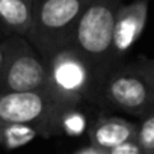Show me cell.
Instances as JSON below:
<instances>
[{
    "label": "cell",
    "instance_id": "1",
    "mask_svg": "<svg viewBox=\"0 0 154 154\" xmlns=\"http://www.w3.org/2000/svg\"><path fill=\"white\" fill-rule=\"evenodd\" d=\"M121 5V0H91L77 21L71 38L69 45L85 59L98 88H101L112 69L113 24Z\"/></svg>",
    "mask_w": 154,
    "mask_h": 154
},
{
    "label": "cell",
    "instance_id": "2",
    "mask_svg": "<svg viewBox=\"0 0 154 154\" xmlns=\"http://www.w3.org/2000/svg\"><path fill=\"white\" fill-rule=\"evenodd\" d=\"M98 103L142 118L154 107V59L137 57L116 66L103 82Z\"/></svg>",
    "mask_w": 154,
    "mask_h": 154
},
{
    "label": "cell",
    "instance_id": "3",
    "mask_svg": "<svg viewBox=\"0 0 154 154\" xmlns=\"http://www.w3.org/2000/svg\"><path fill=\"white\" fill-rule=\"evenodd\" d=\"M47 83L44 92L65 107H80L86 101L98 103L100 88L85 59L66 45L44 59Z\"/></svg>",
    "mask_w": 154,
    "mask_h": 154
},
{
    "label": "cell",
    "instance_id": "4",
    "mask_svg": "<svg viewBox=\"0 0 154 154\" xmlns=\"http://www.w3.org/2000/svg\"><path fill=\"white\" fill-rule=\"evenodd\" d=\"M91 0H36L26 36L36 53L47 59L71 44L74 29Z\"/></svg>",
    "mask_w": 154,
    "mask_h": 154
},
{
    "label": "cell",
    "instance_id": "5",
    "mask_svg": "<svg viewBox=\"0 0 154 154\" xmlns=\"http://www.w3.org/2000/svg\"><path fill=\"white\" fill-rule=\"evenodd\" d=\"M6 57L0 71V94L8 92H44L47 66L44 59L18 35L5 39Z\"/></svg>",
    "mask_w": 154,
    "mask_h": 154
},
{
    "label": "cell",
    "instance_id": "6",
    "mask_svg": "<svg viewBox=\"0 0 154 154\" xmlns=\"http://www.w3.org/2000/svg\"><path fill=\"white\" fill-rule=\"evenodd\" d=\"M65 109L45 92L0 94V121L35 127L42 137L60 134L59 119Z\"/></svg>",
    "mask_w": 154,
    "mask_h": 154
},
{
    "label": "cell",
    "instance_id": "7",
    "mask_svg": "<svg viewBox=\"0 0 154 154\" xmlns=\"http://www.w3.org/2000/svg\"><path fill=\"white\" fill-rule=\"evenodd\" d=\"M148 18V0H133L127 5H121L116 12L112 36L110 51V72L124 63L125 54L131 50L134 42L142 35ZM109 72V74H110Z\"/></svg>",
    "mask_w": 154,
    "mask_h": 154
},
{
    "label": "cell",
    "instance_id": "8",
    "mask_svg": "<svg viewBox=\"0 0 154 154\" xmlns=\"http://www.w3.org/2000/svg\"><path fill=\"white\" fill-rule=\"evenodd\" d=\"M136 133L137 124L121 116H100L88 128L89 145L106 151L136 139Z\"/></svg>",
    "mask_w": 154,
    "mask_h": 154
},
{
    "label": "cell",
    "instance_id": "9",
    "mask_svg": "<svg viewBox=\"0 0 154 154\" xmlns=\"http://www.w3.org/2000/svg\"><path fill=\"white\" fill-rule=\"evenodd\" d=\"M36 0H0V24L14 35L26 38Z\"/></svg>",
    "mask_w": 154,
    "mask_h": 154
},
{
    "label": "cell",
    "instance_id": "10",
    "mask_svg": "<svg viewBox=\"0 0 154 154\" xmlns=\"http://www.w3.org/2000/svg\"><path fill=\"white\" fill-rule=\"evenodd\" d=\"M39 136L42 137L41 131L35 127H30L26 124L0 121V146H3L6 149L21 148Z\"/></svg>",
    "mask_w": 154,
    "mask_h": 154
},
{
    "label": "cell",
    "instance_id": "11",
    "mask_svg": "<svg viewBox=\"0 0 154 154\" xmlns=\"http://www.w3.org/2000/svg\"><path fill=\"white\" fill-rule=\"evenodd\" d=\"M136 142L143 154H154V107L140 118L137 124Z\"/></svg>",
    "mask_w": 154,
    "mask_h": 154
},
{
    "label": "cell",
    "instance_id": "12",
    "mask_svg": "<svg viewBox=\"0 0 154 154\" xmlns=\"http://www.w3.org/2000/svg\"><path fill=\"white\" fill-rule=\"evenodd\" d=\"M86 128V116L80 112L79 107H68L62 112L59 119L60 134H80Z\"/></svg>",
    "mask_w": 154,
    "mask_h": 154
},
{
    "label": "cell",
    "instance_id": "13",
    "mask_svg": "<svg viewBox=\"0 0 154 154\" xmlns=\"http://www.w3.org/2000/svg\"><path fill=\"white\" fill-rule=\"evenodd\" d=\"M107 154H143V151L140 149L136 139H133V140L124 142L118 146H113V148L107 149Z\"/></svg>",
    "mask_w": 154,
    "mask_h": 154
},
{
    "label": "cell",
    "instance_id": "14",
    "mask_svg": "<svg viewBox=\"0 0 154 154\" xmlns=\"http://www.w3.org/2000/svg\"><path fill=\"white\" fill-rule=\"evenodd\" d=\"M72 154H107L106 149H100L97 146H92V145H88V146H83L80 149L74 151Z\"/></svg>",
    "mask_w": 154,
    "mask_h": 154
},
{
    "label": "cell",
    "instance_id": "15",
    "mask_svg": "<svg viewBox=\"0 0 154 154\" xmlns=\"http://www.w3.org/2000/svg\"><path fill=\"white\" fill-rule=\"evenodd\" d=\"M5 57H6V47H5V39H3V41H0V71L3 68Z\"/></svg>",
    "mask_w": 154,
    "mask_h": 154
}]
</instances>
